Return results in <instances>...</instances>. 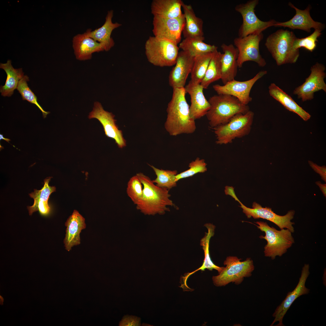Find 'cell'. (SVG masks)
Segmentation results:
<instances>
[{
	"label": "cell",
	"instance_id": "1",
	"mask_svg": "<svg viewBox=\"0 0 326 326\" xmlns=\"http://www.w3.org/2000/svg\"><path fill=\"white\" fill-rule=\"evenodd\" d=\"M186 93L184 87L173 88L165 123V128L170 136L190 134L196 130L195 120L190 115V106L185 97Z\"/></svg>",
	"mask_w": 326,
	"mask_h": 326
},
{
	"label": "cell",
	"instance_id": "2",
	"mask_svg": "<svg viewBox=\"0 0 326 326\" xmlns=\"http://www.w3.org/2000/svg\"><path fill=\"white\" fill-rule=\"evenodd\" d=\"M143 186L142 199L136 208L145 215L164 214L170 209L168 206H174L170 199L169 190L156 186L148 176L142 173L136 174Z\"/></svg>",
	"mask_w": 326,
	"mask_h": 326
},
{
	"label": "cell",
	"instance_id": "3",
	"mask_svg": "<svg viewBox=\"0 0 326 326\" xmlns=\"http://www.w3.org/2000/svg\"><path fill=\"white\" fill-rule=\"evenodd\" d=\"M208 101L210 108L206 116L212 128L227 123L237 114H245L250 110L248 105L229 95H214Z\"/></svg>",
	"mask_w": 326,
	"mask_h": 326
},
{
	"label": "cell",
	"instance_id": "4",
	"mask_svg": "<svg viewBox=\"0 0 326 326\" xmlns=\"http://www.w3.org/2000/svg\"><path fill=\"white\" fill-rule=\"evenodd\" d=\"M296 37L293 32L281 29L267 38L265 45L278 66L294 63L297 60L299 50L293 46Z\"/></svg>",
	"mask_w": 326,
	"mask_h": 326
},
{
	"label": "cell",
	"instance_id": "5",
	"mask_svg": "<svg viewBox=\"0 0 326 326\" xmlns=\"http://www.w3.org/2000/svg\"><path fill=\"white\" fill-rule=\"evenodd\" d=\"M254 113L249 110L245 114H238L227 123L213 128L218 145L232 143L236 138H241L250 133Z\"/></svg>",
	"mask_w": 326,
	"mask_h": 326
},
{
	"label": "cell",
	"instance_id": "6",
	"mask_svg": "<svg viewBox=\"0 0 326 326\" xmlns=\"http://www.w3.org/2000/svg\"><path fill=\"white\" fill-rule=\"evenodd\" d=\"M255 223L257 228L265 234V236L261 235L259 238L267 242L264 247L266 257H270L272 260H274L276 256L281 257L294 243L292 233L288 229L278 230L270 226L266 222L257 221Z\"/></svg>",
	"mask_w": 326,
	"mask_h": 326
},
{
	"label": "cell",
	"instance_id": "7",
	"mask_svg": "<svg viewBox=\"0 0 326 326\" xmlns=\"http://www.w3.org/2000/svg\"><path fill=\"white\" fill-rule=\"evenodd\" d=\"M145 48L149 62L161 67L175 65L179 49L177 45L155 36L149 37L146 41Z\"/></svg>",
	"mask_w": 326,
	"mask_h": 326
},
{
	"label": "cell",
	"instance_id": "8",
	"mask_svg": "<svg viewBox=\"0 0 326 326\" xmlns=\"http://www.w3.org/2000/svg\"><path fill=\"white\" fill-rule=\"evenodd\" d=\"M241 260L236 257H227L224 262L226 267L218 275L213 276L214 285L217 286H225L231 282L238 285L244 278L250 276L254 270L252 260L250 258L243 261Z\"/></svg>",
	"mask_w": 326,
	"mask_h": 326
},
{
	"label": "cell",
	"instance_id": "9",
	"mask_svg": "<svg viewBox=\"0 0 326 326\" xmlns=\"http://www.w3.org/2000/svg\"><path fill=\"white\" fill-rule=\"evenodd\" d=\"M226 195L232 196L240 204V207L243 209V212L250 218L251 217L254 219L262 218L269 220L275 224L281 229L286 228L289 230L292 233L294 232V228L292 225L295 223L291 222L293 218L295 213L294 210L288 211L284 216L276 214L272 210L271 208L267 207H263L259 204L254 202L252 204V208L248 207L243 205L236 197L234 191V188L229 186L225 191Z\"/></svg>",
	"mask_w": 326,
	"mask_h": 326
},
{
	"label": "cell",
	"instance_id": "10",
	"mask_svg": "<svg viewBox=\"0 0 326 326\" xmlns=\"http://www.w3.org/2000/svg\"><path fill=\"white\" fill-rule=\"evenodd\" d=\"M258 3V0H249L235 6V10L241 14L242 19L238 31V37L259 34L267 28L275 26L277 21L275 20L264 21L258 18L255 13V8Z\"/></svg>",
	"mask_w": 326,
	"mask_h": 326
},
{
	"label": "cell",
	"instance_id": "11",
	"mask_svg": "<svg viewBox=\"0 0 326 326\" xmlns=\"http://www.w3.org/2000/svg\"><path fill=\"white\" fill-rule=\"evenodd\" d=\"M263 36L262 33L235 38L234 44L238 51V68L241 67L244 62L248 61L255 62L261 67L266 65V62L261 56L259 50L260 43Z\"/></svg>",
	"mask_w": 326,
	"mask_h": 326
},
{
	"label": "cell",
	"instance_id": "12",
	"mask_svg": "<svg viewBox=\"0 0 326 326\" xmlns=\"http://www.w3.org/2000/svg\"><path fill=\"white\" fill-rule=\"evenodd\" d=\"M325 69L323 64L316 62L311 67V73L305 82L294 89L293 94L304 102L313 99L316 92L322 90L326 92V84L324 81L326 76Z\"/></svg>",
	"mask_w": 326,
	"mask_h": 326
},
{
	"label": "cell",
	"instance_id": "13",
	"mask_svg": "<svg viewBox=\"0 0 326 326\" xmlns=\"http://www.w3.org/2000/svg\"><path fill=\"white\" fill-rule=\"evenodd\" d=\"M185 24L184 17L168 18L154 16L152 31L155 37L168 40L177 45L181 42V35Z\"/></svg>",
	"mask_w": 326,
	"mask_h": 326
},
{
	"label": "cell",
	"instance_id": "14",
	"mask_svg": "<svg viewBox=\"0 0 326 326\" xmlns=\"http://www.w3.org/2000/svg\"><path fill=\"white\" fill-rule=\"evenodd\" d=\"M267 73L266 70L261 71L248 80L240 81L234 79L222 85H215L213 86V88L218 94L232 95L237 98L244 104L248 105L252 100L250 93L253 86L258 80Z\"/></svg>",
	"mask_w": 326,
	"mask_h": 326
},
{
	"label": "cell",
	"instance_id": "15",
	"mask_svg": "<svg viewBox=\"0 0 326 326\" xmlns=\"http://www.w3.org/2000/svg\"><path fill=\"white\" fill-rule=\"evenodd\" d=\"M114 117L112 113L105 110L97 101L94 103L93 110L88 115L89 119L98 120L103 126L105 135L113 139L118 147L122 148L126 146V141L122 131L116 124Z\"/></svg>",
	"mask_w": 326,
	"mask_h": 326
},
{
	"label": "cell",
	"instance_id": "16",
	"mask_svg": "<svg viewBox=\"0 0 326 326\" xmlns=\"http://www.w3.org/2000/svg\"><path fill=\"white\" fill-rule=\"evenodd\" d=\"M309 268L308 264H304L297 285L293 291L288 293L285 299L276 308L273 315L274 319L270 326H273L276 322H278L276 326H284L283 323V318L292 303L299 296L309 292L310 290L305 286L306 280L310 274Z\"/></svg>",
	"mask_w": 326,
	"mask_h": 326
},
{
	"label": "cell",
	"instance_id": "17",
	"mask_svg": "<svg viewBox=\"0 0 326 326\" xmlns=\"http://www.w3.org/2000/svg\"><path fill=\"white\" fill-rule=\"evenodd\" d=\"M194 57L184 51L179 52L175 66L169 76V84L173 88L184 87L187 77L192 70Z\"/></svg>",
	"mask_w": 326,
	"mask_h": 326
},
{
	"label": "cell",
	"instance_id": "18",
	"mask_svg": "<svg viewBox=\"0 0 326 326\" xmlns=\"http://www.w3.org/2000/svg\"><path fill=\"white\" fill-rule=\"evenodd\" d=\"M289 5L295 10V15L291 19L286 21L277 22L275 26L288 27L292 29H298L308 32H310L312 28L321 31L325 28L324 24L315 21L311 17L310 13L311 9L310 5L305 10H301L295 7L291 2L289 3Z\"/></svg>",
	"mask_w": 326,
	"mask_h": 326
},
{
	"label": "cell",
	"instance_id": "19",
	"mask_svg": "<svg viewBox=\"0 0 326 326\" xmlns=\"http://www.w3.org/2000/svg\"><path fill=\"white\" fill-rule=\"evenodd\" d=\"M184 88L190 97V111L191 117L195 120L206 115L210 105L204 96V89L201 85L194 84L190 81Z\"/></svg>",
	"mask_w": 326,
	"mask_h": 326
},
{
	"label": "cell",
	"instance_id": "20",
	"mask_svg": "<svg viewBox=\"0 0 326 326\" xmlns=\"http://www.w3.org/2000/svg\"><path fill=\"white\" fill-rule=\"evenodd\" d=\"M72 47L76 59L82 61L91 59L94 52L105 51L103 44L89 37L85 32L74 36Z\"/></svg>",
	"mask_w": 326,
	"mask_h": 326
},
{
	"label": "cell",
	"instance_id": "21",
	"mask_svg": "<svg viewBox=\"0 0 326 326\" xmlns=\"http://www.w3.org/2000/svg\"><path fill=\"white\" fill-rule=\"evenodd\" d=\"M221 47L223 52L222 60L221 79L224 85L235 79L238 68L237 59L238 51L232 44L223 43Z\"/></svg>",
	"mask_w": 326,
	"mask_h": 326
},
{
	"label": "cell",
	"instance_id": "22",
	"mask_svg": "<svg viewBox=\"0 0 326 326\" xmlns=\"http://www.w3.org/2000/svg\"><path fill=\"white\" fill-rule=\"evenodd\" d=\"M113 16V11H108L104 24L100 27L93 31L88 29L85 32L88 36L95 40L103 44L105 51H108L113 46L114 41L111 37L112 31L114 29L121 25L118 22L113 23L112 18Z\"/></svg>",
	"mask_w": 326,
	"mask_h": 326
},
{
	"label": "cell",
	"instance_id": "23",
	"mask_svg": "<svg viewBox=\"0 0 326 326\" xmlns=\"http://www.w3.org/2000/svg\"><path fill=\"white\" fill-rule=\"evenodd\" d=\"M65 225L67 228L64 243L66 250L69 251L73 246L80 244V234L85 228L86 225L85 219L77 211L74 210Z\"/></svg>",
	"mask_w": 326,
	"mask_h": 326
},
{
	"label": "cell",
	"instance_id": "24",
	"mask_svg": "<svg viewBox=\"0 0 326 326\" xmlns=\"http://www.w3.org/2000/svg\"><path fill=\"white\" fill-rule=\"evenodd\" d=\"M52 177H49L44 180V185L41 190L34 189V192L29 194L34 201L32 206H27L30 215L37 211H39L43 215H46L50 213V208L48 204V199L50 194L56 190L55 187L49 185Z\"/></svg>",
	"mask_w": 326,
	"mask_h": 326
},
{
	"label": "cell",
	"instance_id": "25",
	"mask_svg": "<svg viewBox=\"0 0 326 326\" xmlns=\"http://www.w3.org/2000/svg\"><path fill=\"white\" fill-rule=\"evenodd\" d=\"M181 0H153L151 5V11L154 16L168 18H180L184 17L181 8Z\"/></svg>",
	"mask_w": 326,
	"mask_h": 326
},
{
	"label": "cell",
	"instance_id": "26",
	"mask_svg": "<svg viewBox=\"0 0 326 326\" xmlns=\"http://www.w3.org/2000/svg\"><path fill=\"white\" fill-rule=\"evenodd\" d=\"M182 8L185 19L182 33L184 38L204 37L203 20L197 16L190 5L187 4L182 1Z\"/></svg>",
	"mask_w": 326,
	"mask_h": 326
},
{
	"label": "cell",
	"instance_id": "27",
	"mask_svg": "<svg viewBox=\"0 0 326 326\" xmlns=\"http://www.w3.org/2000/svg\"><path fill=\"white\" fill-rule=\"evenodd\" d=\"M270 95L288 110L296 113L304 120L310 119L311 115L298 105L292 97L274 83L268 87Z\"/></svg>",
	"mask_w": 326,
	"mask_h": 326
},
{
	"label": "cell",
	"instance_id": "28",
	"mask_svg": "<svg viewBox=\"0 0 326 326\" xmlns=\"http://www.w3.org/2000/svg\"><path fill=\"white\" fill-rule=\"evenodd\" d=\"M11 63V60H8L6 63H0V68L5 71L7 75L5 85L1 86L0 88L1 95L4 97H9L13 94L19 81L24 75L21 68L14 69Z\"/></svg>",
	"mask_w": 326,
	"mask_h": 326
},
{
	"label": "cell",
	"instance_id": "29",
	"mask_svg": "<svg viewBox=\"0 0 326 326\" xmlns=\"http://www.w3.org/2000/svg\"><path fill=\"white\" fill-rule=\"evenodd\" d=\"M203 37L184 38L179 43V48L193 57L203 53L213 52L218 49L215 45L205 43Z\"/></svg>",
	"mask_w": 326,
	"mask_h": 326
},
{
	"label": "cell",
	"instance_id": "30",
	"mask_svg": "<svg viewBox=\"0 0 326 326\" xmlns=\"http://www.w3.org/2000/svg\"><path fill=\"white\" fill-rule=\"evenodd\" d=\"M205 226L207 229L208 232L205 233L204 236L201 239L200 243V245L202 246L204 253V258L203 263L201 267L198 269L192 272L185 274V276L186 279H188L190 276L200 270L204 271L205 269H207L211 271L213 269H215L219 273L224 267H219L214 264L211 260L209 255V241L211 237L214 235L215 226L211 223L206 224Z\"/></svg>",
	"mask_w": 326,
	"mask_h": 326
},
{
	"label": "cell",
	"instance_id": "31",
	"mask_svg": "<svg viewBox=\"0 0 326 326\" xmlns=\"http://www.w3.org/2000/svg\"><path fill=\"white\" fill-rule=\"evenodd\" d=\"M222 55L217 49L213 52L205 74L200 84L204 89L208 88L212 83L221 79Z\"/></svg>",
	"mask_w": 326,
	"mask_h": 326
},
{
	"label": "cell",
	"instance_id": "32",
	"mask_svg": "<svg viewBox=\"0 0 326 326\" xmlns=\"http://www.w3.org/2000/svg\"><path fill=\"white\" fill-rule=\"evenodd\" d=\"M213 52H209L197 56L191 72L190 81L193 83L200 84L206 72Z\"/></svg>",
	"mask_w": 326,
	"mask_h": 326
},
{
	"label": "cell",
	"instance_id": "33",
	"mask_svg": "<svg viewBox=\"0 0 326 326\" xmlns=\"http://www.w3.org/2000/svg\"><path fill=\"white\" fill-rule=\"evenodd\" d=\"M154 171L156 177L152 180L157 186L169 190L177 186L176 176L177 174L176 170H165L159 169L149 165Z\"/></svg>",
	"mask_w": 326,
	"mask_h": 326
},
{
	"label": "cell",
	"instance_id": "34",
	"mask_svg": "<svg viewBox=\"0 0 326 326\" xmlns=\"http://www.w3.org/2000/svg\"><path fill=\"white\" fill-rule=\"evenodd\" d=\"M29 80L28 77L24 75L19 81L17 89L21 94L22 100L35 104L42 111L43 117L45 118L50 112L45 111L38 103L37 96L28 86L27 82Z\"/></svg>",
	"mask_w": 326,
	"mask_h": 326
},
{
	"label": "cell",
	"instance_id": "35",
	"mask_svg": "<svg viewBox=\"0 0 326 326\" xmlns=\"http://www.w3.org/2000/svg\"><path fill=\"white\" fill-rule=\"evenodd\" d=\"M126 193L134 204L136 205L140 201L143 193L142 184L136 175L132 177L129 181Z\"/></svg>",
	"mask_w": 326,
	"mask_h": 326
},
{
	"label": "cell",
	"instance_id": "36",
	"mask_svg": "<svg viewBox=\"0 0 326 326\" xmlns=\"http://www.w3.org/2000/svg\"><path fill=\"white\" fill-rule=\"evenodd\" d=\"M207 164L204 159L197 157L189 165V168L176 175V181L191 177L198 173H203L207 170Z\"/></svg>",
	"mask_w": 326,
	"mask_h": 326
},
{
	"label": "cell",
	"instance_id": "37",
	"mask_svg": "<svg viewBox=\"0 0 326 326\" xmlns=\"http://www.w3.org/2000/svg\"><path fill=\"white\" fill-rule=\"evenodd\" d=\"M321 31L315 29L312 34L307 37L302 38L296 37L293 42V48L298 50L302 47L309 51L313 52L316 47L318 38L321 34Z\"/></svg>",
	"mask_w": 326,
	"mask_h": 326
},
{
	"label": "cell",
	"instance_id": "38",
	"mask_svg": "<svg viewBox=\"0 0 326 326\" xmlns=\"http://www.w3.org/2000/svg\"><path fill=\"white\" fill-rule=\"evenodd\" d=\"M120 324L121 326H139L140 324V318L135 316L126 315Z\"/></svg>",
	"mask_w": 326,
	"mask_h": 326
},
{
	"label": "cell",
	"instance_id": "39",
	"mask_svg": "<svg viewBox=\"0 0 326 326\" xmlns=\"http://www.w3.org/2000/svg\"><path fill=\"white\" fill-rule=\"evenodd\" d=\"M310 166L317 173H318L321 178L325 182L326 181V168L325 166H320L311 161H308Z\"/></svg>",
	"mask_w": 326,
	"mask_h": 326
},
{
	"label": "cell",
	"instance_id": "40",
	"mask_svg": "<svg viewBox=\"0 0 326 326\" xmlns=\"http://www.w3.org/2000/svg\"><path fill=\"white\" fill-rule=\"evenodd\" d=\"M316 184L320 187L321 190L322 191L324 196H326V184H322L320 181H318L316 182Z\"/></svg>",
	"mask_w": 326,
	"mask_h": 326
},
{
	"label": "cell",
	"instance_id": "41",
	"mask_svg": "<svg viewBox=\"0 0 326 326\" xmlns=\"http://www.w3.org/2000/svg\"><path fill=\"white\" fill-rule=\"evenodd\" d=\"M2 139H3L8 143H9V141H11V140L10 139L5 138L3 136V135L0 134V140H1Z\"/></svg>",
	"mask_w": 326,
	"mask_h": 326
},
{
	"label": "cell",
	"instance_id": "42",
	"mask_svg": "<svg viewBox=\"0 0 326 326\" xmlns=\"http://www.w3.org/2000/svg\"><path fill=\"white\" fill-rule=\"evenodd\" d=\"M0 304L1 305H2V303H3V298H2V297L1 296H0Z\"/></svg>",
	"mask_w": 326,
	"mask_h": 326
},
{
	"label": "cell",
	"instance_id": "43",
	"mask_svg": "<svg viewBox=\"0 0 326 326\" xmlns=\"http://www.w3.org/2000/svg\"><path fill=\"white\" fill-rule=\"evenodd\" d=\"M189 288V287H187V288ZM183 288V289H184V288ZM184 289H185V288H184Z\"/></svg>",
	"mask_w": 326,
	"mask_h": 326
}]
</instances>
